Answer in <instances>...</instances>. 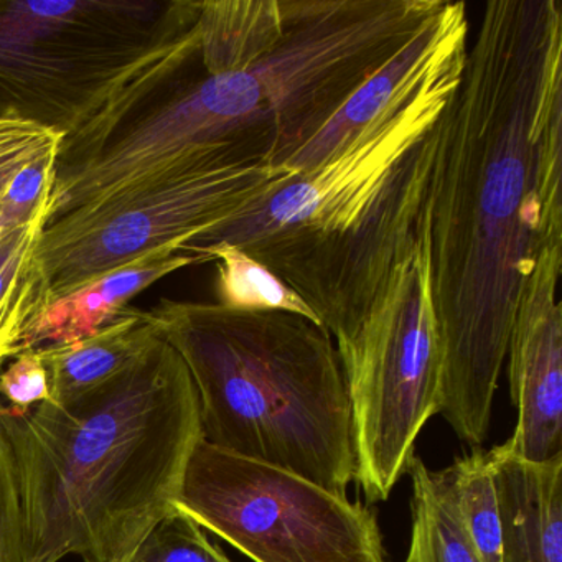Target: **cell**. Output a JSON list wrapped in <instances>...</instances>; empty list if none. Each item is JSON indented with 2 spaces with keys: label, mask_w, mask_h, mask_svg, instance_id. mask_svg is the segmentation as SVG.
Returning a JSON list of instances; mask_svg holds the SVG:
<instances>
[{
  "label": "cell",
  "mask_w": 562,
  "mask_h": 562,
  "mask_svg": "<svg viewBox=\"0 0 562 562\" xmlns=\"http://www.w3.org/2000/svg\"><path fill=\"white\" fill-rule=\"evenodd\" d=\"M423 238L439 325V414L479 447L516 305L562 245V5L490 0L440 117Z\"/></svg>",
  "instance_id": "1"
},
{
  "label": "cell",
  "mask_w": 562,
  "mask_h": 562,
  "mask_svg": "<svg viewBox=\"0 0 562 562\" xmlns=\"http://www.w3.org/2000/svg\"><path fill=\"white\" fill-rule=\"evenodd\" d=\"M27 562H123L176 508L203 440L189 368L164 340L65 403L2 409Z\"/></svg>",
  "instance_id": "2"
},
{
  "label": "cell",
  "mask_w": 562,
  "mask_h": 562,
  "mask_svg": "<svg viewBox=\"0 0 562 562\" xmlns=\"http://www.w3.org/2000/svg\"><path fill=\"white\" fill-rule=\"evenodd\" d=\"M467 52L447 58L337 156L295 173L180 251L238 246L289 285L338 344L348 340L419 241L440 117Z\"/></svg>",
  "instance_id": "3"
},
{
  "label": "cell",
  "mask_w": 562,
  "mask_h": 562,
  "mask_svg": "<svg viewBox=\"0 0 562 562\" xmlns=\"http://www.w3.org/2000/svg\"><path fill=\"white\" fill-rule=\"evenodd\" d=\"M442 0H281V42L238 74L187 80V65L111 131L101 162L116 182L241 136L271 139L269 162L302 149L420 31ZM205 71V70H203Z\"/></svg>",
  "instance_id": "4"
},
{
  "label": "cell",
  "mask_w": 562,
  "mask_h": 562,
  "mask_svg": "<svg viewBox=\"0 0 562 562\" xmlns=\"http://www.w3.org/2000/svg\"><path fill=\"white\" fill-rule=\"evenodd\" d=\"M149 312L189 368L205 442L348 498L357 472L350 397L322 325L170 299Z\"/></svg>",
  "instance_id": "5"
},
{
  "label": "cell",
  "mask_w": 562,
  "mask_h": 562,
  "mask_svg": "<svg viewBox=\"0 0 562 562\" xmlns=\"http://www.w3.org/2000/svg\"><path fill=\"white\" fill-rule=\"evenodd\" d=\"M195 0H0V120L74 143L199 44Z\"/></svg>",
  "instance_id": "6"
},
{
  "label": "cell",
  "mask_w": 562,
  "mask_h": 562,
  "mask_svg": "<svg viewBox=\"0 0 562 562\" xmlns=\"http://www.w3.org/2000/svg\"><path fill=\"white\" fill-rule=\"evenodd\" d=\"M266 136L200 147L47 223L38 258L54 301L166 246L235 218L295 176L269 162Z\"/></svg>",
  "instance_id": "7"
},
{
  "label": "cell",
  "mask_w": 562,
  "mask_h": 562,
  "mask_svg": "<svg viewBox=\"0 0 562 562\" xmlns=\"http://www.w3.org/2000/svg\"><path fill=\"white\" fill-rule=\"evenodd\" d=\"M337 351L350 397L355 480L368 503L386 502L416 457L420 430L439 414V325L423 232Z\"/></svg>",
  "instance_id": "8"
},
{
  "label": "cell",
  "mask_w": 562,
  "mask_h": 562,
  "mask_svg": "<svg viewBox=\"0 0 562 562\" xmlns=\"http://www.w3.org/2000/svg\"><path fill=\"white\" fill-rule=\"evenodd\" d=\"M176 508L252 562H384L373 509L205 440Z\"/></svg>",
  "instance_id": "9"
},
{
  "label": "cell",
  "mask_w": 562,
  "mask_h": 562,
  "mask_svg": "<svg viewBox=\"0 0 562 562\" xmlns=\"http://www.w3.org/2000/svg\"><path fill=\"white\" fill-rule=\"evenodd\" d=\"M562 245L539 256L516 305L509 334V390L518 411L506 442L535 463L562 457V312L558 301Z\"/></svg>",
  "instance_id": "10"
},
{
  "label": "cell",
  "mask_w": 562,
  "mask_h": 562,
  "mask_svg": "<svg viewBox=\"0 0 562 562\" xmlns=\"http://www.w3.org/2000/svg\"><path fill=\"white\" fill-rule=\"evenodd\" d=\"M469 32L465 2H442L416 37L364 81L285 167L301 173L337 156L374 121L404 103L447 58L469 48Z\"/></svg>",
  "instance_id": "11"
},
{
  "label": "cell",
  "mask_w": 562,
  "mask_h": 562,
  "mask_svg": "<svg viewBox=\"0 0 562 562\" xmlns=\"http://www.w3.org/2000/svg\"><path fill=\"white\" fill-rule=\"evenodd\" d=\"M486 456L498 498L503 562H562V457L528 462L508 442Z\"/></svg>",
  "instance_id": "12"
},
{
  "label": "cell",
  "mask_w": 562,
  "mask_h": 562,
  "mask_svg": "<svg viewBox=\"0 0 562 562\" xmlns=\"http://www.w3.org/2000/svg\"><path fill=\"white\" fill-rule=\"evenodd\" d=\"M205 259L170 245L127 262L58 297L22 341L21 351L70 344L93 335L130 311V302L156 282Z\"/></svg>",
  "instance_id": "13"
},
{
  "label": "cell",
  "mask_w": 562,
  "mask_h": 562,
  "mask_svg": "<svg viewBox=\"0 0 562 562\" xmlns=\"http://www.w3.org/2000/svg\"><path fill=\"white\" fill-rule=\"evenodd\" d=\"M159 338L150 312L131 307L93 335L70 344L38 348L47 368L50 403L75 400L108 383L136 363Z\"/></svg>",
  "instance_id": "14"
},
{
  "label": "cell",
  "mask_w": 562,
  "mask_h": 562,
  "mask_svg": "<svg viewBox=\"0 0 562 562\" xmlns=\"http://www.w3.org/2000/svg\"><path fill=\"white\" fill-rule=\"evenodd\" d=\"M50 218V200L25 225L0 238V363L15 357L42 315L54 304L38 258Z\"/></svg>",
  "instance_id": "15"
},
{
  "label": "cell",
  "mask_w": 562,
  "mask_h": 562,
  "mask_svg": "<svg viewBox=\"0 0 562 562\" xmlns=\"http://www.w3.org/2000/svg\"><path fill=\"white\" fill-rule=\"evenodd\" d=\"M196 27L205 74H238L281 42V0H205L200 2Z\"/></svg>",
  "instance_id": "16"
},
{
  "label": "cell",
  "mask_w": 562,
  "mask_h": 562,
  "mask_svg": "<svg viewBox=\"0 0 562 562\" xmlns=\"http://www.w3.org/2000/svg\"><path fill=\"white\" fill-rule=\"evenodd\" d=\"M407 472L413 480V528L406 562H482L467 536L442 470L430 472L414 457Z\"/></svg>",
  "instance_id": "17"
},
{
  "label": "cell",
  "mask_w": 562,
  "mask_h": 562,
  "mask_svg": "<svg viewBox=\"0 0 562 562\" xmlns=\"http://www.w3.org/2000/svg\"><path fill=\"white\" fill-rule=\"evenodd\" d=\"M195 256L216 265L218 304L236 311L291 312L321 325L312 308L266 266L228 243L199 249Z\"/></svg>",
  "instance_id": "18"
},
{
  "label": "cell",
  "mask_w": 562,
  "mask_h": 562,
  "mask_svg": "<svg viewBox=\"0 0 562 562\" xmlns=\"http://www.w3.org/2000/svg\"><path fill=\"white\" fill-rule=\"evenodd\" d=\"M442 473L480 561L503 562L498 498L486 450L475 447Z\"/></svg>",
  "instance_id": "19"
},
{
  "label": "cell",
  "mask_w": 562,
  "mask_h": 562,
  "mask_svg": "<svg viewBox=\"0 0 562 562\" xmlns=\"http://www.w3.org/2000/svg\"><path fill=\"white\" fill-rule=\"evenodd\" d=\"M123 562H233L210 541L199 522L173 509L160 519Z\"/></svg>",
  "instance_id": "20"
},
{
  "label": "cell",
  "mask_w": 562,
  "mask_h": 562,
  "mask_svg": "<svg viewBox=\"0 0 562 562\" xmlns=\"http://www.w3.org/2000/svg\"><path fill=\"white\" fill-rule=\"evenodd\" d=\"M57 153L48 154L25 167L0 202V238L25 225L47 200L57 180Z\"/></svg>",
  "instance_id": "21"
},
{
  "label": "cell",
  "mask_w": 562,
  "mask_h": 562,
  "mask_svg": "<svg viewBox=\"0 0 562 562\" xmlns=\"http://www.w3.org/2000/svg\"><path fill=\"white\" fill-rule=\"evenodd\" d=\"M64 139L61 134L37 124L0 120V202L25 167L60 150Z\"/></svg>",
  "instance_id": "22"
},
{
  "label": "cell",
  "mask_w": 562,
  "mask_h": 562,
  "mask_svg": "<svg viewBox=\"0 0 562 562\" xmlns=\"http://www.w3.org/2000/svg\"><path fill=\"white\" fill-rule=\"evenodd\" d=\"M2 409L4 406L0 403V562H27L21 490Z\"/></svg>",
  "instance_id": "23"
},
{
  "label": "cell",
  "mask_w": 562,
  "mask_h": 562,
  "mask_svg": "<svg viewBox=\"0 0 562 562\" xmlns=\"http://www.w3.org/2000/svg\"><path fill=\"white\" fill-rule=\"evenodd\" d=\"M0 394L15 411H27L50 401L47 368L37 350L21 351L0 371Z\"/></svg>",
  "instance_id": "24"
}]
</instances>
